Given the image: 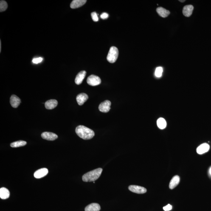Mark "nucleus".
<instances>
[{"label":"nucleus","mask_w":211,"mask_h":211,"mask_svg":"<svg viewBox=\"0 0 211 211\" xmlns=\"http://www.w3.org/2000/svg\"><path fill=\"white\" fill-rule=\"evenodd\" d=\"M129 190L130 191L138 194H143L147 192V189L144 187L141 186L131 185L128 187Z\"/></svg>","instance_id":"nucleus-6"},{"label":"nucleus","mask_w":211,"mask_h":211,"mask_svg":"<svg viewBox=\"0 0 211 211\" xmlns=\"http://www.w3.org/2000/svg\"><path fill=\"white\" fill-rule=\"evenodd\" d=\"M157 125L158 128L161 130H163L166 127L167 122L165 119L163 118H160L157 121Z\"/></svg>","instance_id":"nucleus-20"},{"label":"nucleus","mask_w":211,"mask_h":211,"mask_svg":"<svg viewBox=\"0 0 211 211\" xmlns=\"http://www.w3.org/2000/svg\"><path fill=\"white\" fill-rule=\"evenodd\" d=\"M86 1V0H74L71 2L70 7L72 9L79 8L84 5Z\"/></svg>","instance_id":"nucleus-13"},{"label":"nucleus","mask_w":211,"mask_h":211,"mask_svg":"<svg viewBox=\"0 0 211 211\" xmlns=\"http://www.w3.org/2000/svg\"><path fill=\"white\" fill-rule=\"evenodd\" d=\"M58 102L55 99H51L45 102V106L47 109L52 110L56 107Z\"/></svg>","instance_id":"nucleus-9"},{"label":"nucleus","mask_w":211,"mask_h":211,"mask_svg":"<svg viewBox=\"0 0 211 211\" xmlns=\"http://www.w3.org/2000/svg\"><path fill=\"white\" fill-rule=\"evenodd\" d=\"M100 209V205L96 203H91L85 208V211H99Z\"/></svg>","instance_id":"nucleus-15"},{"label":"nucleus","mask_w":211,"mask_h":211,"mask_svg":"<svg viewBox=\"0 0 211 211\" xmlns=\"http://www.w3.org/2000/svg\"><path fill=\"white\" fill-rule=\"evenodd\" d=\"M102 169L99 168L96 169L83 175L82 179L84 182H92L98 179L102 173Z\"/></svg>","instance_id":"nucleus-2"},{"label":"nucleus","mask_w":211,"mask_h":211,"mask_svg":"<svg viewBox=\"0 0 211 211\" xmlns=\"http://www.w3.org/2000/svg\"><path fill=\"white\" fill-rule=\"evenodd\" d=\"M111 102L110 101L106 100L101 102L99 106V109L101 112L107 113L110 109Z\"/></svg>","instance_id":"nucleus-5"},{"label":"nucleus","mask_w":211,"mask_h":211,"mask_svg":"<svg viewBox=\"0 0 211 211\" xmlns=\"http://www.w3.org/2000/svg\"><path fill=\"white\" fill-rule=\"evenodd\" d=\"M1 40H0V52H1Z\"/></svg>","instance_id":"nucleus-28"},{"label":"nucleus","mask_w":211,"mask_h":211,"mask_svg":"<svg viewBox=\"0 0 211 211\" xmlns=\"http://www.w3.org/2000/svg\"><path fill=\"white\" fill-rule=\"evenodd\" d=\"M172 209V206L170 204L167 205V206H164L163 209L164 211H168L171 210Z\"/></svg>","instance_id":"nucleus-26"},{"label":"nucleus","mask_w":211,"mask_h":211,"mask_svg":"<svg viewBox=\"0 0 211 211\" xmlns=\"http://www.w3.org/2000/svg\"><path fill=\"white\" fill-rule=\"evenodd\" d=\"M101 82V81L100 77L94 75L90 76L87 80L88 84L92 86H96L100 85Z\"/></svg>","instance_id":"nucleus-4"},{"label":"nucleus","mask_w":211,"mask_h":211,"mask_svg":"<svg viewBox=\"0 0 211 211\" xmlns=\"http://www.w3.org/2000/svg\"><path fill=\"white\" fill-rule=\"evenodd\" d=\"M26 144H27V142L26 141L20 140L12 143L11 144L10 146L11 147H13V148H16V147L24 146Z\"/></svg>","instance_id":"nucleus-21"},{"label":"nucleus","mask_w":211,"mask_h":211,"mask_svg":"<svg viewBox=\"0 0 211 211\" xmlns=\"http://www.w3.org/2000/svg\"><path fill=\"white\" fill-rule=\"evenodd\" d=\"M10 193L8 189L5 187L0 189V198L2 199H6L10 197Z\"/></svg>","instance_id":"nucleus-18"},{"label":"nucleus","mask_w":211,"mask_h":211,"mask_svg":"<svg viewBox=\"0 0 211 211\" xmlns=\"http://www.w3.org/2000/svg\"><path fill=\"white\" fill-rule=\"evenodd\" d=\"M209 145L208 144H202L197 148L196 151L197 153L199 155L203 154L206 153L209 150Z\"/></svg>","instance_id":"nucleus-11"},{"label":"nucleus","mask_w":211,"mask_h":211,"mask_svg":"<svg viewBox=\"0 0 211 211\" xmlns=\"http://www.w3.org/2000/svg\"><path fill=\"white\" fill-rule=\"evenodd\" d=\"M179 177L178 175L173 177L170 181L169 186V188L170 189H173L175 188L179 184Z\"/></svg>","instance_id":"nucleus-19"},{"label":"nucleus","mask_w":211,"mask_h":211,"mask_svg":"<svg viewBox=\"0 0 211 211\" xmlns=\"http://www.w3.org/2000/svg\"><path fill=\"white\" fill-rule=\"evenodd\" d=\"M119 56V50L115 47H111L108 52L107 60L110 63H114L117 60Z\"/></svg>","instance_id":"nucleus-3"},{"label":"nucleus","mask_w":211,"mask_h":211,"mask_svg":"<svg viewBox=\"0 0 211 211\" xmlns=\"http://www.w3.org/2000/svg\"><path fill=\"white\" fill-rule=\"evenodd\" d=\"M88 97L85 93H81L77 96L76 101L77 103L80 106L83 105L84 103L88 100Z\"/></svg>","instance_id":"nucleus-10"},{"label":"nucleus","mask_w":211,"mask_h":211,"mask_svg":"<svg viewBox=\"0 0 211 211\" xmlns=\"http://www.w3.org/2000/svg\"><path fill=\"white\" fill-rule=\"evenodd\" d=\"M76 132L79 137L84 140L92 139L95 135L92 130L83 125H79L76 129Z\"/></svg>","instance_id":"nucleus-1"},{"label":"nucleus","mask_w":211,"mask_h":211,"mask_svg":"<svg viewBox=\"0 0 211 211\" xmlns=\"http://www.w3.org/2000/svg\"><path fill=\"white\" fill-rule=\"evenodd\" d=\"M43 58L41 57L39 58H35L33 59L32 60V63H35V64H38V63L41 62L43 61Z\"/></svg>","instance_id":"nucleus-25"},{"label":"nucleus","mask_w":211,"mask_h":211,"mask_svg":"<svg viewBox=\"0 0 211 211\" xmlns=\"http://www.w3.org/2000/svg\"><path fill=\"white\" fill-rule=\"evenodd\" d=\"M86 74V71H81V72H79L76 76L75 80V83L78 85L81 84L84 79Z\"/></svg>","instance_id":"nucleus-14"},{"label":"nucleus","mask_w":211,"mask_h":211,"mask_svg":"<svg viewBox=\"0 0 211 211\" xmlns=\"http://www.w3.org/2000/svg\"><path fill=\"white\" fill-rule=\"evenodd\" d=\"M48 172V170L47 168L40 169L35 172L34 176L37 179H40L46 176Z\"/></svg>","instance_id":"nucleus-8"},{"label":"nucleus","mask_w":211,"mask_h":211,"mask_svg":"<svg viewBox=\"0 0 211 211\" xmlns=\"http://www.w3.org/2000/svg\"><path fill=\"white\" fill-rule=\"evenodd\" d=\"M193 6L192 5H188L184 6L183 8V14L187 17H189L192 15L194 10Z\"/></svg>","instance_id":"nucleus-16"},{"label":"nucleus","mask_w":211,"mask_h":211,"mask_svg":"<svg viewBox=\"0 0 211 211\" xmlns=\"http://www.w3.org/2000/svg\"><path fill=\"white\" fill-rule=\"evenodd\" d=\"M209 173H210V174L211 175V167L210 168V169H209Z\"/></svg>","instance_id":"nucleus-30"},{"label":"nucleus","mask_w":211,"mask_h":211,"mask_svg":"<svg viewBox=\"0 0 211 211\" xmlns=\"http://www.w3.org/2000/svg\"><path fill=\"white\" fill-rule=\"evenodd\" d=\"M41 136L43 139L50 141L55 140L58 137V135L55 133L49 132L43 133L41 135Z\"/></svg>","instance_id":"nucleus-7"},{"label":"nucleus","mask_w":211,"mask_h":211,"mask_svg":"<svg viewBox=\"0 0 211 211\" xmlns=\"http://www.w3.org/2000/svg\"><path fill=\"white\" fill-rule=\"evenodd\" d=\"M21 99L15 95H13L10 97V103L13 108H17L21 103Z\"/></svg>","instance_id":"nucleus-12"},{"label":"nucleus","mask_w":211,"mask_h":211,"mask_svg":"<svg viewBox=\"0 0 211 211\" xmlns=\"http://www.w3.org/2000/svg\"><path fill=\"white\" fill-rule=\"evenodd\" d=\"M91 17L93 21L94 22L98 21V17L97 14L96 12H92V13H91Z\"/></svg>","instance_id":"nucleus-24"},{"label":"nucleus","mask_w":211,"mask_h":211,"mask_svg":"<svg viewBox=\"0 0 211 211\" xmlns=\"http://www.w3.org/2000/svg\"><path fill=\"white\" fill-rule=\"evenodd\" d=\"M156 12L159 16L165 18L169 15L170 12L169 10H166L162 7H159L156 9Z\"/></svg>","instance_id":"nucleus-17"},{"label":"nucleus","mask_w":211,"mask_h":211,"mask_svg":"<svg viewBox=\"0 0 211 211\" xmlns=\"http://www.w3.org/2000/svg\"><path fill=\"white\" fill-rule=\"evenodd\" d=\"M163 72V69L162 67L156 68L155 72V75L156 77H160L162 76Z\"/></svg>","instance_id":"nucleus-23"},{"label":"nucleus","mask_w":211,"mask_h":211,"mask_svg":"<svg viewBox=\"0 0 211 211\" xmlns=\"http://www.w3.org/2000/svg\"><path fill=\"white\" fill-rule=\"evenodd\" d=\"M8 5L6 1H0V12H2L5 11L7 10Z\"/></svg>","instance_id":"nucleus-22"},{"label":"nucleus","mask_w":211,"mask_h":211,"mask_svg":"<svg viewBox=\"0 0 211 211\" xmlns=\"http://www.w3.org/2000/svg\"><path fill=\"white\" fill-rule=\"evenodd\" d=\"M180 1V2H184V1H184H184Z\"/></svg>","instance_id":"nucleus-29"},{"label":"nucleus","mask_w":211,"mask_h":211,"mask_svg":"<svg viewBox=\"0 0 211 211\" xmlns=\"http://www.w3.org/2000/svg\"><path fill=\"white\" fill-rule=\"evenodd\" d=\"M108 17H109V15H108L107 13H102V14L101 15V18L103 20L107 19V18H108Z\"/></svg>","instance_id":"nucleus-27"}]
</instances>
